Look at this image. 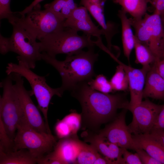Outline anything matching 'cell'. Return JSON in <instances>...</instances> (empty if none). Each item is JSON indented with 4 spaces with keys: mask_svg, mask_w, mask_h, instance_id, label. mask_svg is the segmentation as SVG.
Segmentation results:
<instances>
[{
    "mask_svg": "<svg viewBox=\"0 0 164 164\" xmlns=\"http://www.w3.org/2000/svg\"><path fill=\"white\" fill-rule=\"evenodd\" d=\"M107 0H80V4L85 7L104 31L108 49L110 51L111 39L117 33L115 25L107 22L104 13V4Z\"/></svg>",
    "mask_w": 164,
    "mask_h": 164,
    "instance_id": "cell-14",
    "label": "cell"
},
{
    "mask_svg": "<svg viewBox=\"0 0 164 164\" xmlns=\"http://www.w3.org/2000/svg\"><path fill=\"white\" fill-rule=\"evenodd\" d=\"M50 10L62 20L65 21L77 7L74 0H54L44 6Z\"/></svg>",
    "mask_w": 164,
    "mask_h": 164,
    "instance_id": "cell-22",
    "label": "cell"
},
{
    "mask_svg": "<svg viewBox=\"0 0 164 164\" xmlns=\"http://www.w3.org/2000/svg\"><path fill=\"white\" fill-rule=\"evenodd\" d=\"M122 157L124 164H142V163L138 154L136 152L132 153L123 148Z\"/></svg>",
    "mask_w": 164,
    "mask_h": 164,
    "instance_id": "cell-32",
    "label": "cell"
},
{
    "mask_svg": "<svg viewBox=\"0 0 164 164\" xmlns=\"http://www.w3.org/2000/svg\"><path fill=\"white\" fill-rule=\"evenodd\" d=\"M87 83L92 89L99 92L109 94L113 91L110 81L102 74H98L87 81Z\"/></svg>",
    "mask_w": 164,
    "mask_h": 164,
    "instance_id": "cell-27",
    "label": "cell"
},
{
    "mask_svg": "<svg viewBox=\"0 0 164 164\" xmlns=\"http://www.w3.org/2000/svg\"></svg>",
    "mask_w": 164,
    "mask_h": 164,
    "instance_id": "cell-44",
    "label": "cell"
},
{
    "mask_svg": "<svg viewBox=\"0 0 164 164\" xmlns=\"http://www.w3.org/2000/svg\"><path fill=\"white\" fill-rule=\"evenodd\" d=\"M84 143L78 139L77 135H71L60 139L53 151L63 164H75Z\"/></svg>",
    "mask_w": 164,
    "mask_h": 164,
    "instance_id": "cell-16",
    "label": "cell"
},
{
    "mask_svg": "<svg viewBox=\"0 0 164 164\" xmlns=\"http://www.w3.org/2000/svg\"><path fill=\"white\" fill-rule=\"evenodd\" d=\"M43 0H34L29 5L26 7L23 11L20 12L22 15H25L26 14L30 11L34 6L39 3V2Z\"/></svg>",
    "mask_w": 164,
    "mask_h": 164,
    "instance_id": "cell-40",
    "label": "cell"
},
{
    "mask_svg": "<svg viewBox=\"0 0 164 164\" xmlns=\"http://www.w3.org/2000/svg\"><path fill=\"white\" fill-rule=\"evenodd\" d=\"M12 73L15 82L14 86L19 98L25 120L30 127L36 131L48 133L45 121L31 98L32 95L31 91L26 89L21 75L16 73Z\"/></svg>",
    "mask_w": 164,
    "mask_h": 164,
    "instance_id": "cell-10",
    "label": "cell"
},
{
    "mask_svg": "<svg viewBox=\"0 0 164 164\" xmlns=\"http://www.w3.org/2000/svg\"><path fill=\"white\" fill-rule=\"evenodd\" d=\"M160 17L161 19V21L162 22V24L164 28V12L161 14L160 15Z\"/></svg>",
    "mask_w": 164,
    "mask_h": 164,
    "instance_id": "cell-42",
    "label": "cell"
},
{
    "mask_svg": "<svg viewBox=\"0 0 164 164\" xmlns=\"http://www.w3.org/2000/svg\"><path fill=\"white\" fill-rule=\"evenodd\" d=\"M86 142H88L101 155L111 164H124L122 157L123 148L112 143L97 134L84 132Z\"/></svg>",
    "mask_w": 164,
    "mask_h": 164,
    "instance_id": "cell-15",
    "label": "cell"
},
{
    "mask_svg": "<svg viewBox=\"0 0 164 164\" xmlns=\"http://www.w3.org/2000/svg\"><path fill=\"white\" fill-rule=\"evenodd\" d=\"M148 3H150V2L151 0H146Z\"/></svg>",
    "mask_w": 164,
    "mask_h": 164,
    "instance_id": "cell-43",
    "label": "cell"
},
{
    "mask_svg": "<svg viewBox=\"0 0 164 164\" xmlns=\"http://www.w3.org/2000/svg\"><path fill=\"white\" fill-rule=\"evenodd\" d=\"M22 19L39 41L64 27L65 21L50 9L42 10L39 3L34 6L25 15H22Z\"/></svg>",
    "mask_w": 164,
    "mask_h": 164,
    "instance_id": "cell-9",
    "label": "cell"
},
{
    "mask_svg": "<svg viewBox=\"0 0 164 164\" xmlns=\"http://www.w3.org/2000/svg\"><path fill=\"white\" fill-rule=\"evenodd\" d=\"M164 147V130H154L149 133Z\"/></svg>",
    "mask_w": 164,
    "mask_h": 164,
    "instance_id": "cell-38",
    "label": "cell"
},
{
    "mask_svg": "<svg viewBox=\"0 0 164 164\" xmlns=\"http://www.w3.org/2000/svg\"><path fill=\"white\" fill-rule=\"evenodd\" d=\"M162 105L146 99L130 110L133 115L132 121L128 125L130 132L133 135L149 134Z\"/></svg>",
    "mask_w": 164,
    "mask_h": 164,
    "instance_id": "cell-11",
    "label": "cell"
},
{
    "mask_svg": "<svg viewBox=\"0 0 164 164\" xmlns=\"http://www.w3.org/2000/svg\"><path fill=\"white\" fill-rule=\"evenodd\" d=\"M7 75L16 73L25 78L32 88V94L34 95L38 107L43 114L48 133L52 134L48 120V112L51 100L55 95L61 97L63 92L60 87L53 88L46 83V76H40L20 62L18 63H10L6 67Z\"/></svg>",
    "mask_w": 164,
    "mask_h": 164,
    "instance_id": "cell-5",
    "label": "cell"
},
{
    "mask_svg": "<svg viewBox=\"0 0 164 164\" xmlns=\"http://www.w3.org/2000/svg\"><path fill=\"white\" fill-rule=\"evenodd\" d=\"M53 151L38 159L37 163L39 164H63L62 161L54 154Z\"/></svg>",
    "mask_w": 164,
    "mask_h": 164,
    "instance_id": "cell-34",
    "label": "cell"
},
{
    "mask_svg": "<svg viewBox=\"0 0 164 164\" xmlns=\"http://www.w3.org/2000/svg\"><path fill=\"white\" fill-rule=\"evenodd\" d=\"M70 92L81 105L82 121L93 130L112 121L118 109L128 110L129 101L124 94L103 93L91 88L87 82L78 84Z\"/></svg>",
    "mask_w": 164,
    "mask_h": 164,
    "instance_id": "cell-1",
    "label": "cell"
},
{
    "mask_svg": "<svg viewBox=\"0 0 164 164\" xmlns=\"http://www.w3.org/2000/svg\"><path fill=\"white\" fill-rule=\"evenodd\" d=\"M112 58L119 64L122 66L128 77L130 99L128 110H130L138 105L142 101L146 77L149 70L143 67L141 69L136 68L123 63L115 56Z\"/></svg>",
    "mask_w": 164,
    "mask_h": 164,
    "instance_id": "cell-13",
    "label": "cell"
},
{
    "mask_svg": "<svg viewBox=\"0 0 164 164\" xmlns=\"http://www.w3.org/2000/svg\"><path fill=\"white\" fill-rule=\"evenodd\" d=\"M13 81L11 73L1 82L3 94L0 98V120L8 135L14 141L18 126L25 120Z\"/></svg>",
    "mask_w": 164,
    "mask_h": 164,
    "instance_id": "cell-7",
    "label": "cell"
},
{
    "mask_svg": "<svg viewBox=\"0 0 164 164\" xmlns=\"http://www.w3.org/2000/svg\"><path fill=\"white\" fill-rule=\"evenodd\" d=\"M100 154L91 145L84 142L75 164H94Z\"/></svg>",
    "mask_w": 164,
    "mask_h": 164,
    "instance_id": "cell-26",
    "label": "cell"
},
{
    "mask_svg": "<svg viewBox=\"0 0 164 164\" xmlns=\"http://www.w3.org/2000/svg\"><path fill=\"white\" fill-rule=\"evenodd\" d=\"M37 159L27 149H21L5 153L0 152V164H35Z\"/></svg>",
    "mask_w": 164,
    "mask_h": 164,
    "instance_id": "cell-20",
    "label": "cell"
},
{
    "mask_svg": "<svg viewBox=\"0 0 164 164\" xmlns=\"http://www.w3.org/2000/svg\"><path fill=\"white\" fill-rule=\"evenodd\" d=\"M135 63L141 64L142 67L149 70L156 61L154 55L150 49L141 43L134 35Z\"/></svg>",
    "mask_w": 164,
    "mask_h": 164,
    "instance_id": "cell-23",
    "label": "cell"
},
{
    "mask_svg": "<svg viewBox=\"0 0 164 164\" xmlns=\"http://www.w3.org/2000/svg\"><path fill=\"white\" fill-rule=\"evenodd\" d=\"M20 12H14L9 22L13 26L10 38L0 35V51L3 55L9 52L17 54L16 58L31 69H34L37 61L42 60L40 43L36 41V36L25 25Z\"/></svg>",
    "mask_w": 164,
    "mask_h": 164,
    "instance_id": "cell-3",
    "label": "cell"
},
{
    "mask_svg": "<svg viewBox=\"0 0 164 164\" xmlns=\"http://www.w3.org/2000/svg\"><path fill=\"white\" fill-rule=\"evenodd\" d=\"M126 13L121 9L118 11L122 27V40L124 53L129 61L130 56L134 47V35L133 34L129 19Z\"/></svg>",
    "mask_w": 164,
    "mask_h": 164,
    "instance_id": "cell-19",
    "label": "cell"
},
{
    "mask_svg": "<svg viewBox=\"0 0 164 164\" xmlns=\"http://www.w3.org/2000/svg\"><path fill=\"white\" fill-rule=\"evenodd\" d=\"M135 36L151 51L156 61L164 57V28L160 16L147 13L142 18H129Z\"/></svg>",
    "mask_w": 164,
    "mask_h": 164,
    "instance_id": "cell-6",
    "label": "cell"
},
{
    "mask_svg": "<svg viewBox=\"0 0 164 164\" xmlns=\"http://www.w3.org/2000/svg\"><path fill=\"white\" fill-rule=\"evenodd\" d=\"M62 120L69 126L71 135H77L82 122L81 114L72 112L65 116Z\"/></svg>",
    "mask_w": 164,
    "mask_h": 164,
    "instance_id": "cell-29",
    "label": "cell"
},
{
    "mask_svg": "<svg viewBox=\"0 0 164 164\" xmlns=\"http://www.w3.org/2000/svg\"><path fill=\"white\" fill-rule=\"evenodd\" d=\"M137 148L142 149L151 156L164 164V147L149 134L132 135Z\"/></svg>",
    "mask_w": 164,
    "mask_h": 164,
    "instance_id": "cell-18",
    "label": "cell"
},
{
    "mask_svg": "<svg viewBox=\"0 0 164 164\" xmlns=\"http://www.w3.org/2000/svg\"><path fill=\"white\" fill-rule=\"evenodd\" d=\"M114 3L121 6V9L135 19L142 18L147 13L146 0H113Z\"/></svg>",
    "mask_w": 164,
    "mask_h": 164,
    "instance_id": "cell-21",
    "label": "cell"
},
{
    "mask_svg": "<svg viewBox=\"0 0 164 164\" xmlns=\"http://www.w3.org/2000/svg\"><path fill=\"white\" fill-rule=\"evenodd\" d=\"M143 97L164 100V80L157 71L154 64L146 74Z\"/></svg>",
    "mask_w": 164,
    "mask_h": 164,
    "instance_id": "cell-17",
    "label": "cell"
},
{
    "mask_svg": "<svg viewBox=\"0 0 164 164\" xmlns=\"http://www.w3.org/2000/svg\"><path fill=\"white\" fill-rule=\"evenodd\" d=\"M126 109L121 111L97 134L120 147L135 151L136 145L125 121Z\"/></svg>",
    "mask_w": 164,
    "mask_h": 164,
    "instance_id": "cell-12",
    "label": "cell"
},
{
    "mask_svg": "<svg viewBox=\"0 0 164 164\" xmlns=\"http://www.w3.org/2000/svg\"><path fill=\"white\" fill-rule=\"evenodd\" d=\"M77 31L68 27L50 35L40 40V51L56 57L59 54L71 55L84 48L94 47L95 42L91 36L84 34L79 35Z\"/></svg>",
    "mask_w": 164,
    "mask_h": 164,
    "instance_id": "cell-4",
    "label": "cell"
},
{
    "mask_svg": "<svg viewBox=\"0 0 164 164\" xmlns=\"http://www.w3.org/2000/svg\"><path fill=\"white\" fill-rule=\"evenodd\" d=\"M11 0H0V19H9L13 15V12L11 11L10 8Z\"/></svg>",
    "mask_w": 164,
    "mask_h": 164,
    "instance_id": "cell-33",
    "label": "cell"
},
{
    "mask_svg": "<svg viewBox=\"0 0 164 164\" xmlns=\"http://www.w3.org/2000/svg\"><path fill=\"white\" fill-rule=\"evenodd\" d=\"M143 164H162L158 160L154 159L144 150L140 148L135 150Z\"/></svg>",
    "mask_w": 164,
    "mask_h": 164,
    "instance_id": "cell-35",
    "label": "cell"
},
{
    "mask_svg": "<svg viewBox=\"0 0 164 164\" xmlns=\"http://www.w3.org/2000/svg\"><path fill=\"white\" fill-rule=\"evenodd\" d=\"M56 138L52 134L39 132L27 124H22L17 128L14 140V150L27 149L38 159L53 150Z\"/></svg>",
    "mask_w": 164,
    "mask_h": 164,
    "instance_id": "cell-8",
    "label": "cell"
},
{
    "mask_svg": "<svg viewBox=\"0 0 164 164\" xmlns=\"http://www.w3.org/2000/svg\"><path fill=\"white\" fill-rule=\"evenodd\" d=\"M110 81L114 91H125L128 89V77L122 66L119 64Z\"/></svg>",
    "mask_w": 164,
    "mask_h": 164,
    "instance_id": "cell-25",
    "label": "cell"
},
{
    "mask_svg": "<svg viewBox=\"0 0 164 164\" xmlns=\"http://www.w3.org/2000/svg\"><path fill=\"white\" fill-rule=\"evenodd\" d=\"M150 3L154 8V12L160 15L164 12V0H151Z\"/></svg>",
    "mask_w": 164,
    "mask_h": 164,
    "instance_id": "cell-37",
    "label": "cell"
},
{
    "mask_svg": "<svg viewBox=\"0 0 164 164\" xmlns=\"http://www.w3.org/2000/svg\"><path fill=\"white\" fill-rule=\"evenodd\" d=\"M157 130H164V104H163L151 131Z\"/></svg>",
    "mask_w": 164,
    "mask_h": 164,
    "instance_id": "cell-36",
    "label": "cell"
},
{
    "mask_svg": "<svg viewBox=\"0 0 164 164\" xmlns=\"http://www.w3.org/2000/svg\"><path fill=\"white\" fill-rule=\"evenodd\" d=\"M110 162L101 154L98 157L94 164H110Z\"/></svg>",
    "mask_w": 164,
    "mask_h": 164,
    "instance_id": "cell-41",
    "label": "cell"
},
{
    "mask_svg": "<svg viewBox=\"0 0 164 164\" xmlns=\"http://www.w3.org/2000/svg\"><path fill=\"white\" fill-rule=\"evenodd\" d=\"M64 26L69 27L77 32L82 31L86 35L96 36L98 39L101 38V36L104 34V30L102 29H100L98 26H96L91 19L64 23Z\"/></svg>",
    "mask_w": 164,
    "mask_h": 164,
    "instance_id": "cell-24",
    "label": "cell"
},
{
    "mask_svg": "<svg viewBox=\"0 0 164 164\" xmlns=\"http://www.w3.org/2000/svg\"><path fill=\"white\" fill-rule=\"evenodd\" d=\"M88 11L87 9L83 6L77 7L65 20L64 23L91 19Z\"/></svg>",
    "mask_w": 164,
    "mask_h": 164,
    "instance_id": "cell-30",
    "label": "cell"
},
{
    "mask_svg": "<svg viewBox=\"0 0 164 164\" xmlns=\"http://www.w3.org/2000/svg\"><path fill=\"white\" fill-rule=\"evenodd\" d=\"M54 129L56 136L59 139L68 137L71 135V130L69 126L63 120H58Z\"/></svg>",
    "mask_w": 164,
    "mask_h": 164,
    "instance_id": "cell-31",
    "label": "cell"
},
{
    "mask_svg": "<svg viewBox=\"0 0 164 164\" xmlns=\"http://www.w3.org/2000/svg\"><path fill=\"white\" fill-rule=\"evenodd\" d=\"M14 141L8 135L0 120V152L6 153L14 151Z\"/></svg>",
    "mask_w": 164,
    "mask_h": 164,
    "instance_id": "cell-28",
    "label": "cell"
},
{
    "mask_svg": "<svg viewBox=\"0 0 164 164\" xmlns=\"http://www.w3.org/2000/svg\"><path fill=\"white\" fill-rule=\"evenodd\" d=\"M153 64L157 71L164 80V57L156 61Z\"/></svg>",
    "mask_w": 164,
    "mask_h": 164,
    "instance_id": "cell-39",
    "label": "cell"
},
{
    "mask_svg": "<svg viewBox=\"0 0 164 164\" xmlns=\"http://www.w3.org/2000/svg\"><path fill=\"white\" fill-rule=\"evenodd\" d=\"M42 60L54 67L62 79L60 87L63 92L71 91L78 84L87 82L96 76L94 71V63L99 55L94 52V47L87 51L81 50L74 54L67 55L63 61L57 60L56 57L42 52Z\"/></svg>",
    "mask_w": 164,
    "mask_h": 164,
    "instance_id": "cell-2",
    "label": "cell"
}]
</instances>
